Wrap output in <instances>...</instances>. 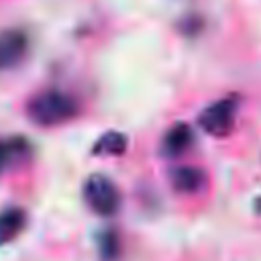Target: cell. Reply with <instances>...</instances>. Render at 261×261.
I'll return each mask as SVG.
<instances>
[{"mask_svg": "<svg viewBox=\"0 0 261 261\" xmlns=\"http://www.w3.org/2000/svg\"><path fill=\"white\" fill-rule=\"evenodd\" d=\"M77 112H80L77 100L71 94L63 90H55V88L35 94L27 106V114L31 122H35L37 126H45V128L69 122L71 118L77 116Z\"/></svg>", "mask_w": 261, "mask_h": 261, "instance_id": "1", "label": "cell"}, {"mask_svg": "<svg viewBox=\"0 0 261 261\" xmlns=\"http://www.w3.org/2000/svg\"><path fill=\"white\" fill-rule=\"evenodd\" d=\"M86 206L98 216H112L120 208V192L116 184L104 173H92L82 186Z\"/></svg>", "mask_w": 261, "mask_h": 261, "instance_id": "2", "label": "cell"}, {"mask_svg": "<svg viewBox=\"0 0 261 261\" xmlns=\"http://www.w3.org/2000/svg\"><path fill=\"white\" fill-rule=\"evenodd\" d=\"M234 114H237V100L230 96V98H222L210 104L208 108H204L198 122L208 135L220 137V135L230 133L234 124Z\"/></svg>", "mask_w": 261, "mask_h": 261, "instance_id": "3", "label": "cell"}, {"mask_svg": "<svg viewBox=\"0 0 261 261\" xmlns=\"http://www.w3.org/2000/svg\"><path fill=\"white\" fill-rule=\"evenodd\" d=\"M29 35L20 29L0 31V71L16 67L29 53Z\"/></svg>", "mask_w": 261, "mask_h": 261, "instance_id": "4", "label": "cell"}, {"mask_svg": "<svg viewBox=\"0 0 261 261\" xmlns=\"http://www.w3.org/2000/svg\"><path fill=\"white\" fill-rule=\"evenodd\" d=\"M194 141V133L190 128V124L186 122H175L171 124L165 135H163V141H161V153L165 157H179L184 155L190 145Z\"/></svg>", "mask_w": 261, "mask_h": 261, "instance_id": "5", "label": "cell"}, {"mask_svg": "<svg viewBox=\"0 0 261 261\" xmlns=\"http://www.w3.org/2000/svg\"><path fill=\"white\" fill-rule=\"evenodd\" d=\"M171 179V186L175 192L179 194H196L204 188V181H206V175L200 167H194V165H179L171 171L169 175Z\"/></svg>", "mask_w": 261, "mask_h": 261, "instance_id": "6", "label": "cell"}, {"mask_svg": "<svg viewBox=\"0 0 261 261\" xmlns=\"http://www.w3.org/2000/svg\"><path fill=\"white\" fill-rule=\"evenodd\" d=\"M27 226V212L20 206H8L0 210V247L12 243Z\"/></svg>", "mask_w": 261, "mask_h": 261, "instance_id": "7", "label": "cell"}, {"mask_svg": "<svg viewBox=\"0 0 261 261\" xmlns=\"http://www.w3.org/2000/svg\"><path fill=\"white\" fill-rule=\"evenodd\" d=\"M29 151H31V145L22 137L0 139V173L6 171L8 167L20 163L22 159H27Z\"/></svg>", "mask_w": 261, "mask_h": 261, "instance_id": "8", "label": "cell"}, {"mask_svg": "<svg viewBox=\"0 0 261 261\" xmlns=\"http://www.w3.org/2000/svg\"><path fill=\"white\" fill-rule=\"evenodd\" d=\"M126 149V137L118 130H106L96 143H94V153L96 155H120Z\"/></svg>", "mask_w": 261, "mask_h": 261, "instance_id": "9", "label": "cell"}, {"mask_svg": "<svg viewBox=\"0 0 261 261\" xmlns=\"http://www.w3.org/2000/svg\"><path fill=\"white\" fill-rule=\"evenodd\" d=\"M100 253L104 255V259L116 257V234L114 232H104L100 237Z\"/></svg>", "mask_w": 261, "mask_h": 261, "instance_id": "10", "label": "cell"}, {"mask_svg": "<svg viewBox=\"0 0 261 261\" xmlns=\"http://www.w3.org/2000/svg\"><path fill=\"white\" fill-rule=\"evenodd\" d=\"M257 210L261 212V200H257Z\"/></svg>", "mask_w": 261, "mask_h": 261, "instance_id": "11", "label": "cell"}]
</instances>
